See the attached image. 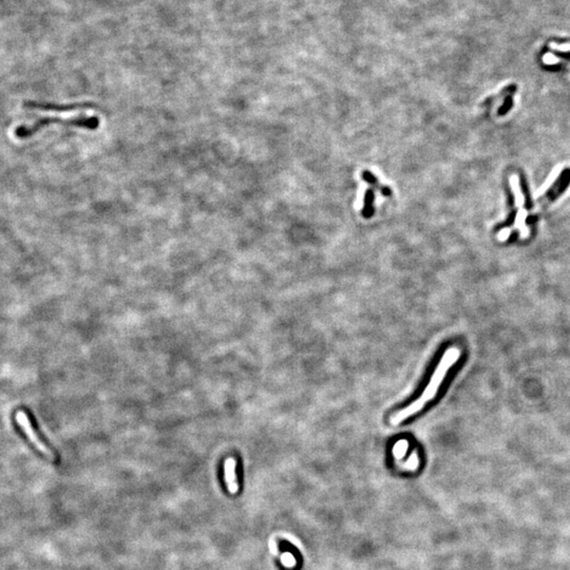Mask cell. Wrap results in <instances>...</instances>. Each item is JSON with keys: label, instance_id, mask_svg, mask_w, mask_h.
<instances>
[{"label": "cell", "instance_id": "1", "mask_svg": "<svg viewBox=\"0 0 570 570\" xmlns=\"http://www.w3.org/2000/svg\"><path fill=\"white\" fill-rule=\"evenodd\" d=\"M460 356V350L458 347H449L446 353L443 355L440 364H438L436 370L434 371L433 375L429 381V385L424 389L423 393L421 394V396L416 399L415 401H413L411 404H409L408 407L403 408L402 410H400L399 412H397L396 414H394L391 416V419L390 422L391 424H399L401 423L403 420H405L407 418L411 417L414 414L418 413L422 410V408L424 405L430 402V400H432L438 392V389H440L442 382L444 381V379L446 378V375L448 371L450 370V368L452 366H454L456 364V361L458 360Z\"/></svg>", "mask_w": 570, "mask_h": 570}, {"label": "cell", "instance_id": "2", "mask_svg": "<svg viewBox=\"0 0 570 570\" xmlns=\"http://www.w3.org/2000/svg\"><path fill=\"white\" fill-rule=\"evenodd\" d=\"M52 124H58L69 127H78L87 130H96L101 126V118L97 115H89L86 113H81L79 115L67 117V118L58 117V116L40 117L37 120H35L32 125L18 126L15 129L14 134L19 139H27L36 134L42 128L48 127Z\"/></svg>", "mask_w": 570, "mask_h": 570}, {"label": "cell", "instance_id": "3", "mask_svg": "<svg viewBox=\"0 0 570 570\" xmlns=\"http://www.w3.org/2000/svg\"><path fill=\"white\" fill-rule=\"evenodd\" d=\"M16 420H17L18 424L20 425L21 429L24 430L25 434L27 435V437L29 438L30 442L37 448V450H39L43 455L47 456L48 458H50L52 460L56 459L55 453H54L51 450V449L40 440V437L38 436V434L34 430V428L32 426L31 421L29 420L28 415L24 411H18L17 412Z\"/></svg>", "mask_w": 570, "mask_h": 570}, {"label": "cell", "instance_id": "4", "mask_svg": "<svg viewBox=\"0 0 570 570\" xmlns=\"http://www.w3.org/2000/svg\"><path fill=\"white\" fill-rule=\"evenodd\" d=\"M236 467H237L236 459L234 457H228L225 462L224 471H225L226 485L228 491L232 493V494H235V493H237L239 490V485L236 475Z\"/></svg>", "mask_w": 570, "mask_h": 570}, {"label": "cell", "instance_id": "5", "mask_svg": "<svg viewBox=\"0 0 570 570\" xmlns=\"http://www.w3.org/2000/svg\"><path fill=\"white\" fill-rule=\"evenodd\" d=\"M361 178H363V180H364L367 184L371 185L373 188H375L376 190H379L380 193H381L383 196H388V198H390V196H392V194H393L392 189L389 187V186L381 185V184L379 183L378 178L376 177V175H375L374 173L371 172L370 170H364L363 173H361Z\"/></svg>", "mask_w": 570, "mask_h": 570}, {"label": "cell", "instance_id": "6", "mask_svg": "<svg viewBox=\"0 0 570 570\" xmlns=\"http://www.w3.org/2000/svg\"><path fill=\"white\" fill-rule=\"evenodd\" d=\"M569 182H570V170H565V172L563 173L561 179L555 183L554 187H552V189L549 192H548L544 204L550 203L553 200H555V198H557V196L566 189Z\"/></svg>", "mask_w": 570, "mask_h": 570}, {"label": "cell", "instance_id": "7", "mask_svg": "<svg viewBox=\"0 0 570 570\" xmlns=\"http://www.w3.org/2000/svg\"><path fill=\"white\" fill-rule=\"evenodd\" d=\"M375 190L373 188H368L365 192L364 198V208L361 210V216L365 219H371L375 213Z\"/></svg>", "mask_w": 570, "mask_h": 570}, {"label": "cell", "instance_id": "8", "mask_svg": "<svg viewBox=\"0 0 570 570\" xmlns=\"http://www.w3.org/2000/svg\"><path fill=\"white\" fill-rule=\"evenodd\" d=\"M511 104H512V102H511V97H508V98H507V101H506V104H505V106L502 107V109H501V110H500V114H503V113L507 112V111L509 110V109H510V107H511Z\"/></svg>", "mask_w": 570, "mask_h": 570}]
</instances>
